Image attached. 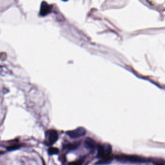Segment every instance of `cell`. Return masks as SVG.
Masks as SVG:
<instances>
[{"instance_id":"obj_1","label":"cell","mask_w":165,"mask_h":165,"mask_svg":"<svg viewBox=\"0 0 165 165\" xmlns=\"http://www.w3.org/2000/svg\"><path fill=\"white\" fill-rule=\"evenodd\" d=\"M112 153V147L111 145L105 143L99 145L97 148V157L100 158V160L97 162V164L109 163L112 159L111 156Z\"/></svg>"},{"instance_id":"obj_2","label":"cell","mask_w":165,"mask_h":165,"mask_svg":"<svg viewBox=\"0 0 165 165\" xmlns=\"http://www.w3.org/2000/svg\"><path fill=\"white\" fill-rule=\"evenodd\" d=\"M115 158L119 161H128L135 163H141L145 162V159L140 156L134 155H120L115 156Z\"/></svg>"},{"instance_id":"obj_3","label":"cell","mask_w":165,"mask_h":165,"mask_svg":"<svg viewBox=\"0 0 165 165\" xmlns=\"http://www.w3.org/2000/svg\"><path fill=\"white\" fill-rule=\"evenodd\" d=\"M59 138L58 132L55 130H49L46 133L45 143L46 145L51 146L57 141Z\"/></svg>"},{"instance_id":"obj_4","label":"cell","mask_w":165,"mask_h":165,"mask_svg":"<svg viewBox=\"0 0 165 165\" xmlns=\"http://www.w3.org/2000/svg\"><path fill=\"white\" fill-rule=\"evenodd\" d=\"M86 130L82 127H79L76 130L67 132V134L71 138L76 139L84 136L86 134Z\"/></svg>"},{"instance_id":"obj_5","label":"cell","mask_w":165,"mask_h":165,"mask_svg":"<svg viewBox=\"0 0 165 165\" xmlns=\"http://www.w3.org/2000/svg\"><path fill=\"white\" fill-rule=\"evenodd\" d=\"M85 145L87 149L90 150H94L97 147L96 142L93 140V139L87 138L85 142Z\"/></svg>"},{"instance_id":"obj_6","label":"cell","mask_w":165,"mask_h":165,"mask_svg":"<svg viewBox=\"0 0 165 165\" xmlns=\"http://www.w3.org/2000/svg\"><path fill=\"white\" fill-rule=\"evenodd\" d=\"M79 145L80 143L78 142H75L74 143H67L63 145V148L66 150H74L77 148Z\"/></svg>"},{"instance_id":"obj_7","label":"cell","mask_w":165,"mask_h":165,"mask_svg":"<svg viewBox=\"0 0 165 165\" xmlns=\"http://www.w3.org/2000/svg\"><path fill=\"white\" fill-rule=\"evenodd\" d=\"M84 159L81 158V159H78L77 160L73 161V162H70L68 164V165H82V164L84 162Z\"/></svg>"},{"instance_id":"obj_8","label":"cell","mask_w":165,"mask_h":165,"mask_svg":"<svg viewBox=\"0 0 165 165\" xmlns=\"http://www.w3.org/2000/svg\"><path fill=\"white\" fill-rule=\"evenodd\" d=\"M59 150L57 148L50 147L48 149V153L50 155H56L59 153Z\"/></svg>"},{"instance_id":"obj_9","label":"cell","mask_w":165,"mask_h":165,"mask_svg":"<svg viewBox=\"0 0 165 165\" xmlns=\"http://www.w3.org/2000/svg\"><path fill=\"white\" fill-rule=\"evenodd\" d=\"M18 145H14V146H11L9 147L8 148V149L9 150H13L15 149H18V148L19 147Z\"/></svg>"},{"instance_id":"obj_10","label":"cell","mask_w":165,"mask_h":165,"mask_svg":"<svg viewBox=\"0 0 165 165\" xmlns=\"http://www.w3.org/2000/svg\"><path fill=\"white\" fill-rule=\"evenodd\" d=\"M44 161H43V165H46V164L44 163Z\"/></svg>"}]
</instances>
